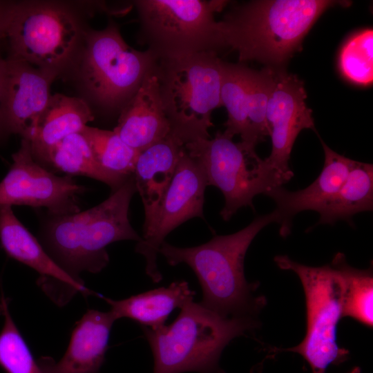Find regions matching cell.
I'll return each instance as SVG.
<instances>
[{
    "instance_id": "6da1fadb",
    "label": "cell",
    "mask_w": 373,
    "mask_h": 373,
    "mask_svg": "<svg viewBox=\"0 0 373 373\" xmlns=\"http://www.w3.org/2000/svg\"><path fill=\"white\" fill-rule=\"evenodd\" d=\"M136 191L133 175L95 207L68 215L48 214L39 229L41 244L75 279L82 280L79 277L82 271L99 273L108 264V245L142 238L128 220L130 202Z\"/></svg>"
},
{
    "instance_id": "7a4b0ae2",
    "label": "cell",
    "mask_w": 373,
    "mask_h": 373,
    "mask_svg": "<svg viewBox=\"0 0 373 373\" xmlns=\"http://www.w3.org/2000/svg\"><path fill=\"white\" fill-rule=\"evenodd\" d=\"M327 0L252 1L235 7L221 21L227 47L240 62L256 60L283 70L302 47L309 29L327 8L349 5Z\"/></svg>"
},
{
    "instance_id": "3957f363",
    "label": "cell",
    "mask_w": 373,
    "mask_h": 373,
    "mask_svg": "<svg viewBox=\"0 0 373 373\" xmlns=\"http://www.w3.org/2000/svg\"><path fill=\"white\" fill-rule=\"evenodd\" d=\"M280 215L271 213L255 218L242 229L229 235L216 236L201 245L178 247L164 242L160 253L171 266L184 263L195 274L202 290L200 303L223 316H242L251 309V287L245 278L246 252L256 235Z\"/></svg>"
},
{
    "instance_id": "277c9868",
    "label": "cell",
    "mask_w": 373,
    "mask_h": 373,
    "mask_svg": "<svg viewBox=\"0 0 373 373\" xmlns=\"http://www.w3.org/2000/svg\"><path fill=\"white\" fill-rule=\"evenodd\" d=\"M170 325L157 329L142 326L152 350L153 373H224L219 367L223 349L254 323L245 316L223 317L193 300Z\"/></svg>"
},
{
    "instance_id": "5b68a950",
    "label": "cell",
    "mask_w": 373,
    "mask_h": 373,
    "mask_svg": "<svg viewBox=\"0 0 373 373\" xmlns=\"http://www.w3.org/2000/svg\"><path fill=\"white\" fill-rule=\"evenodd\" d=\"M222 64L215 52L158 60L156 75L170 133L185 144L211 138V113L222 106Z\"/></svg>"
},
{
    "instance_id": "8992f818",
    "label": "cell",
    "mask_w": 373,
    "mask_h": 373,
    "mask_svg": "<svg viewBox=\"0 0 373 373\" xmlns=\"http://www.w3.org/2000/svg\"><path fill=\"white\" fill-rule=\"evenodd\" d=\"M225 1L137 0L139 39L158 60L203 52H215L227 44L221 21L214 13Z\"/></svg>"
},
{
    "instance_id": "52a82bcc",
    "label": "cell",
    "mask_w": 373,
    "mask_h": 373,
    "mask_svg": "<svg viewBox=\"0 0 373 373\" xmlns=\"http://www.w3.org/2000/svg\"><path fill=\"white\" fill-rule=\"evenodd\" d=\"M274 260L282 269L294 271L302 283L306 301L307 332L298 345L284 350L298 353L309 364L312 373H326L330 365L347 359L349 351L337 343V327L343 317L344 283L341 270L331 264L307 266L287 256Z\"/></svg>"
},
{
    "instance_id": "ba28073f",
    "label": "cell",
    "mask_w": 373,
    "mask_h": 373,
    "mask_svg": "<svg viewBox=\"0 0 373 373\" xmlns=\"http://www.w3.org/2000/svg\"><path fill=\"white\" fill-rule=\"evenodd\" d=\"M223 132L213 138L198 139L185 144L186 152L196 158L205 172L207 185L218 188L224 198L220 216L229 220L243 207L254 209L253 199L260 193L287 182L256 151L246 149Z\"/></svg>"
},
{
    "instance_id": "9c48e42d",
    "label": "cell",
    "mask_w": 373,
    "mask_h": 373,
    "mask_svg": "<svg viewBox=\"0 0 373 373\" xmlns=\"http://www.w3.org/2000/svg\"><path fill=\"white\" fill-rule=\"evenodd\" d=\"M86 41L82 75L88 91L101 106L122 108L155 70L158 59L147 49L130 46L113 21L102 30L88 31Z\"/></svg>"
},
{
    "instance_id": "30bf717a",
    "label": "cell",
    "mask_w": 373,
    "mask_h": 373,
    "mask_svg": "<svg viewBox=\"0 0 373 373\" xmlns=\"http://www.w3.org/2000/svg\"><path fill=\"white\" fill-rule=\"evenodd\" d=\"M78 37L75 18L65 8L46 3L7 4L4 38L8 59L59 72L74 50Z\"/></svg>"
},
{
    "instance_id": "8fae6325",
    "label": "cell",
    "mask_w": 373,
    "mask_h": 373,
    "mask_svg": "<svg viewBox=\"0 0 373 373\" xmlns=\"http://www.w3.org/2000/svg\"><path fill=\"white\" fill-rule=\"evenodd\" d=\"M207 186L202 164L185 149L153 217L143 225V236L135 246V251L145 257L146 273L154 283L162 278L157 257L166 236L191 218H204Z\"/></svg>"
},
{
    "instance_id": "7c38bea8",
    "label": "cell",
    "mask_w": 373,
    "mask_h": 373,
    "mask_svg": "<svg viewBox=\"0 0 373 373\" xmlns=\"http://www.w3.org/2000/svg\"><path fill=\"white\" fill-rule=\"evenodd\" d=\"M12 157V164L0 182V206L46 208L52 216L80 211L79 195L86 188L71 175H56L38 163L29 140L22 139Z\"/></svg>"
},
{
    "instance_id": "4fadbf2b",
    "label": "cell",
    "mask_w": 373,
    "mask_h": 373,
    "mask_svg": "<svg viewBox=\"0 0 373 373\" xmlns=\"http://www.w3.org/2000/svg\"><path fill=\"white\" fill-rule=\"evenodd\" d=\"M276 81L269 99L266 119L271 139L267 161L287 182L294 175L289 166L296 138L305 128L315 131L312 111L305 103L303 82L295 75L276 70Z\"/></svg>"
},
{
    "instance_id": "5bb4252c",
    "label": "cell",
    "mask_w": 373,
    "mask_h": 373,
    "mask_svg": "<svg viewBox=\"0 0 373 373\" xmlns=\"http://www.w3.org/2000/svg\"><path fill=\"white\" fill-rule=\"evenodd\" d=\"M276 75V70L269 67L260 70L246 67L223 89L222 102L228 113L225 130L231 135H239L240 142L249 151H255L269 136L266 112Z\"/></svg>"
},
{
    "instance_id": "9a60e30c",
    "label": "cell",
    "mask_w": 373,
    "mask_h": 373,
    "mask_svg": "<svg viewBox=\"0 0 373 373\" xmlns=\"http://www.w3.org/2000/svg\"><path fill=\"white\" fill-rule=\"evenodd\" d=\"M0 244L9 257L39 273L37 284L57 305H66L77 293L99 295L55 262L41 242L18 220L10 206H0Z\"/></svg>"
},
{
    "instance_id": "2e32d148",
    "label": "cell",
    "mask_w": 373,
    "mask_h": 373,
    "mask_svg": "<svg viewBox=\"0 0 373 373\" xmlns=\"http://www.w3.org/2000/svg\"><path fill=\"white\" fill-rule=\"evenodd\" d=\"M2 120L6 134L30 140L51 96L50 88L59 72L6 59Z\"/></svg>"
},
{
    "instance_id": "e0dca14e",
    "label": "cell",
    "mask_w": 373,
    "mask_h": 373,
    "mask_svg": "<svg viewBox=\"0 0 373 373\" xmlns=\"http://www.w3.org/2000/svg\"><path fill=\"white\" fill-rule=\"evenodd\" d=\"M115 321L111 312L88 309L77 322L63 357L37 362L43 373H97L102 365L111 329Z\"/></svg>"
},
{
    "instance_id": "ac0fdd59",
    "label": "cell",
    "mask_w": 373,
    "mask_h": 373,
    "mask_svg": "<svg viewBox=\"0 0 373 373\" xmlns=\"http://www.w3.org/2000/svg\"><path fill=\"white\" fill-rule=\"evenodd\" d=\"M324 154V166L318 178L307 187L289 191L282 186L265 194L274 200L280 220V233L287 236L291 230L294 216L306 210L317 211L335 194L347 179L355 160L340 155L331 149L321 139Z\"/></svg>"
},
{
    "instance_id": "d6986e66",
    "label": "cell",
    "mask_w": 373,
    "mask_h": 373,
    "mask_svg": "<svg viewBox=\"0 0 373 373\" xmlns=\"http://www.w3.org/2000/svg\"><path fill=\"white\" fill-rule=\"evenodd\" d=\"M113 131L126 144L138 151L170 133L156 68L146 76L135 95L122 108Z\"/></svg>"
},
{
    "instance_id": "ffe728a7",
    "label": "cell",
    "mask_w": 373,
    "mask_h": 373,
    "mask_svg": "<svg viewBox=\"0 0 373 373\" xmlns=\"http://www.w3.org/2000/svg\"><path fill=\"white\" fill-rule=\"evenodd\" d=\"M185 144L169 133L163 139L139 151L134 172L137 192L144 208L146 224L168 188L178 163L185 150Z\"/></svg>"
},
{
    "instance_id": "44dd1931",
    "label": "cell",
    "mask_w": 373,
    "mask_h": 373,
    "mask_svg": "<svg viewBox=\"0 0 373 373\" xmlns=\"http://www.w3.org/2000/svg\"><path fill=\"white\" fill-rule=\"evenodd\" d=\"M93 119L89 106L82 99L60 93L51 95L29 140L34 159L39 160L65 137L80 133Z\"/></svg>"
},
{
    "instance_id": "7402d4cb",
    "label": "cell",
    "mask_w": 373,
    "mask_h": 373,
    "mask_svg": "<svg viewBox=\"0 0 373 373\" xmlns=\"http://www.w3.org/2000/svg\"><path fill=\"white\" fill-rule=\"evenodd\" d=\"M195 292L184 280L173 282L167 287H160L129 298L115 300L101 297L111 306V312L116 320L128 318L144 327L157 329L165 322L175 308H182L193 300Z\"/></svg>"
},
{
    "instance_id": "603a6c76",
    "label": "cell",
    "mask_w": 373,
    "mask_h": 373,
    "mask_svg": "<svg viewBox=\"0 0 373 373\" xmlns=\"http://www.w3.org/2000/svg\"><path fill=\"white\" fill-rule=\"evenodd\" d=\"M372 208L373 165L355 161L340 189L316 211L320 215L316 224H334L339 220L350 222L354 215Z\"/></svg>"
},
{
    "instance_id": "cb8c5ba5",
    "label": "cell",
    "mask_w": 373,
    "mask_h": 373,
    "mask_svg": "<svg viewBox=\"0 0 373 373\" xmlns=\"http://www.w3.org/2000/svg\"><path fill=\"white\" fill-rule=\"evenodd\" d=\"M38 163L68 175H84L107 184L112 192L117 190L126 180L104 171L97 162L92 151L81 133L70 135L50 149Z\"/></svg>"
},
{
    "instance_id": "d4e9b609",
    "label": "cell",
    "mask_w": 373,
    "mask_h": 373,
    "mask_svg": "<svg viewBox=\"0 0 373 373\" xmlns=\"http://www.w3.org/2000/svg\"><path fill=\"white\" fill-rule=\"evenodd\" d=\"M80 133L104 171L124 180L133 175L139 151L126 144L114 131L87 125Z\"/></svg>"
},
{
    "instance_id": "484cf974",
    "label": "cell",
    "mask_w": 373,
    "mask_h": 373,
    "mask_svg": "<svg viewBox=\"0 0 373 373\" xmlns=\"http://www.w3.org/2000/svg\"><path fill=\"white\" fill-rule=\"evenodd\" d=\"M341 271L344 283L343 316L361 324L373 325V278L370 269H357L350 266L341 253L334 258Z\"/></svg>"
},
{
    "instance_id": "4316f807",
    "label": "cell",
    "mask_w": 373,
    "mask_h": 373,
    "mask_svg": "<svg viewBox=\"0 0 373 373\" xmlns=\"http://www.w3.org/2000/svg\"><path fill=\"white\" fill-rule=\"evenodd\" d=\"M373 30L365 29L352 36L343 45L338 66L343 76L361 86L373 81Z\"/></svg>"
},
{
    "instance_id": "83f0119b",
    "label": "cell",
    "mask_w": 373,
    "mask_h": 373,
    "mask_svg": "<svg viewBox=\"0 0 373 373\" xmlns=\"http://www.w3.org/2000/svg\"><path fill=\"white\" fill-rule=\"evenodd\" d=\"M6 59L0 57V140L2 136L6 134L4 131L3 120H2V101L3 95L4 83H5V75H6Z\"/></svg>"
},
{
    "instance_id": "f1b7e54d",
    "label": "cell",
    "mask_w": 373,
    "mask_h": 373,
    "mask_svg": "<svg viewBox=\"0 0 373 373\" xmlns=\"http://www.w3.org/2000/svg\"><path fill=\"white\" fill-rule=\"evenodd\" d=\"M7 4L0 2V40L4 38V23Z\"/></svg>"
},
{
    "instance_id": "f546056e",
    "label": "cell",
    "mask_w": 373,
    "mask_h": 373,
    "mask_svg": "<svg viewBox=\"0 0 373 373\" xmlns=\"http://www.w3.org/2000/svg\"><path fill=\"white\" fill-rule=\"evenodd\" d=\"M347 373H361V370L359 367H354Z\"/></svg>"
}]
</instances>
